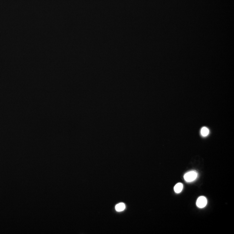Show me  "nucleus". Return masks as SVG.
I'll list each match as a JSON object with an SVG mask.
<instances>
[{
    "instance_id": "obj_1",
    "label": "nucleus",
    "mask_w": 234,
    "mask_h": 234,
    "mask_svg": "<svg viewBox=\"0 0 234 234\" xmlns=\"http://www.w3.org/2000/svg\"><path fill=\"white\" fill-rule=\"evenodd\" d=\"M197 176L198 174L195 171H190L185 174L184 179L186 182H192L197 178Z\"/></svg>"
},
{
    "instance_id": "obj_2",
    "label": "nucleus",
    "mask_w": 234,
    "mask_h": 234,
    "mask_svg": "<svg viewBox=\"0 0 234 234\" xmlns=\"http://www.w3.org/2000/svg\"><path fill=\"white\" fill-rule=\"evenodd\" d=\"M207 200L204 196H200L196 201V206L200 208H203L206 206Z\"/></svg>"
},
{
    "instance_id": "obj_3",
    "label": "nucleus",
    "mask_w": 234,
    "mask_h": 234,
    "mask_svg": "<svg viewBox=\"0 0 234 234\" xmlns=\"http://www.w3.org/2000/svg\"><path fill=\"white\" fill-rule=\"evenodd\" d=\"M183 184L181 183H178L176 185H175L174 187V190L175 193L177 194H179L183 190Z\"/></svg>"
},
{
    "instance_id": "obj_4",
    "label": "nucleus",
    "mask_w": 234,
    "mask_h": 234,
    "mask_svg": "<svg viewBox=\"0 0 234 234\" xmlns=\"http://www.w3.org/2000/svg\"><path fill=\"white\" fill-rule=\"evenodd\" d=\"M125 208V206L123 203H120L117 204L115 206V209L117 211L121 212L123 211Z\"/></svg>"
},
{
    "instance_id": "obj_5",
    "label": "nucleus",
    "mask_w": 234,
    "mask_h": 234,
    "mask_svg": "<svg viewBox=\"0 0 234 234\" xmlns=\"http://www.w3.org/2000/svg\"><path fill=\"white\" fill-rule=\"evenodd\" d=\"M209 132L208 128L206 127H203L201 130V134L203 137H206L209 134Z\"/></svg>"
}]
</instances>
